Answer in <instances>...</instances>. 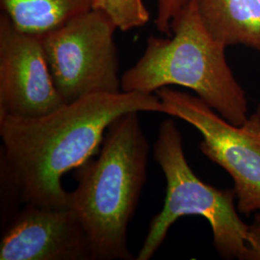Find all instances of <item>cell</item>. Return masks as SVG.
<instances>
[{"label": "cell", "instance_id": "cell-1", "mask_svg": "<svg viewBox=\"0 0 260 260\" xmlns=\"http://www.w3.org/2000/svg\"><path fill=\"white\" fill-rule=\"evenodd\" d=\"M164 113L152 93H95L38 118L0 116L1 175L24 205L70 206L62 177L90 160L112 121L128 112Z\"/></svg>", "mask_w": 260, "mask_h": 260}, {"label": "cell", "instance_id": "cell-2", "mask_svg": "<svg viewBox=\"0 0 260 260\" xmlns=\"http://www.w3.org/2000/svg\"><path fill=\"white\" fill-rule=\"evenodd\" d=\"M138 113L112 121L99 157L76 168L70 206L83 224L93 260L134 259L127 229L146 180L149 150Z\"/></svg>", "mask_w": 260, "mask_h": 260}, {"label": "cell", "instance_id": "cell-3", "mask_svg": "<svg viewBox=\"0 0 260 260\" xmlns=\"http://www.w3.org/2000/svg\"><path fill=\"white\" fill-rule=\"evenodd\" d=\"M173 36H149L137 63L121 75L123 92L152 93L177 85L194 91L234 125L248 120V101L226 62L225 47L216 41L189 0L171 24Z\"/></svg>", "mask_w": 260, "mask_h": 260}, {"label": "cell", "instance_id": "cell-4", "mask_svg": "<svg viewBox=\"0 0 260 260\" xmlns=\"http://www.w3.org/2000/svg\"><path fill=\"white\" fill-rule=\"evenodd\" d=\"M153 150L166 178V198L162 210L149 223L136 259H150L179 218L198 215L210 224L214 247L222 258L244 260L249 225L234 206V189L215 188L196 176L186 160L181 133L171 119L161 122Z\"/></svg>", "mask_w": 260, "mask_h": 260}, {"label": "cell", "instance_id": "cell-5", "mask_svg": "<svg viewBox=\"0 0 260 260\" xmlns=\"http://www.w3.org/2000/svg\"><path fill=\"white\" fill-rule=\"evenodd\" d=\"M117 29L106 14L92 9L41 36L53 81L66 103L121 92Z\"/></svg>", "mask_w": 260, "mask_h": 260}, {"label": "cell", "instance_id": "cell-6", "mask_svg": "<svg viewBox=\"0 0 260 260\" xmlns=\"http://www.w3.org/2000/svg\"><path fill=\"white\" fill-rule=\"evenodd\" d=\"M155 93L165 114L187 121L201 132V151L233 178L237 210L246 215L260 211L259 115L254 113L241 125H234L199 96L169 87Z\"/></svg>", "mask_w": 260, "mask_h": 260}, {"label": "cell", "instance_id": "cell-7", "mask_svg": "<svg viewBox=\"0 0 260 260\" xmlns=\"http://www.w3.org/2000/svg\"><path fill=\"white\" fill-rule=\"evenodd\" d=\"M56 88L41 36L0 15V116L38 118L65 105Z\"/></svg>", "mask_w": 260, "mask_h": 260}, {"label": "cell", "instance_id": "cell-8", "mask_svg": "<svg viewBox=\"0 0 260 260\" xmlns=\"http://www.w3.org/2000/svg\"><path fill=\"white\" fill-rule=\"evenodd\" d=\"M0 259L93 260V255L71 206L25 205L3 233Z\"/></svg>", "mask_w": 260, "mask_h": 260}, {"label": "cell", "instance_id": "cell-9", "mask_svg": "<svg viewBox=\"0 0 260 260\" xmlns=\"http://www.w3.org/2000/svg\"><path fill=\"white\" fill-rule=\"evenodd\" d=\"M208 32L224 47L260 50V0H195Z\"/></svg>", "mask_w": 260, "mask_h": 260}, {"label": "cell", "instance_id": "cell-10", "mask_svg": "<svg viewBox=\"0 0 260 260\" xmlns=\"http://www.w3.org/2000/svg\"><path fill=\"white\" fill-rule=\"evenodd\" d=\"M93 0H0L2 13L16 27L42 36L93 9Z\"/></svg>", "mask_w": 260, "mask_h": 260}, {"label": "cell", "instance_id": "cell-11", "mask_svg": "<svg viewBox=\"0 0 260 260\" xmlns=\"http://www.w3.org/2000/svg\"><path fill=\"white\" fill-rule=\"evenodd\" d=\"M93 9L106 14L122 32L145 26L150 18L143 0H93Z\"/></svg>", "mask_w": 260, "mask_h": 260}, {"label": "cell", "instance_id": "cell-12", "mask_svg": "<svg viewBox=\"0 0 260 260\" xmlns=\"http://www.w3.org/2000/svg\"><path fill=\"white\" fill-rule=\"evenodd\" d=\"M188 1L189 0H156L157 13L154 23L159 32L168 36L172 35L171 24L187 5Z\"/></svg>", "mask_w": 260, "mask_h": 260}, {"label": "cell", "instance_id": "cell-13", "mask_svg": "<svg viewBox=\"0 0 260 260\" xmlns=\"http://www.w3.org/2000/svg\"><path fill=\"white\" fill-rule=\"evenodd\" d=\"M244 260H260V211L249 225L247 238V251Z\"/></svg>", "mask_w": 260, "mask_h": 260}, {"label": "cell", "instance_id": "cell-14", "mask_svg": "<svg viewBox=\"0 0 260 260\" xmlns=\"http://www.w3.org/2000/svg\"><path fill=\"white\" fill-rule=\"evenodd\" d=\"M255 113L260 116V105L257 107V109H256V112H255Z\"/></svg>", "mask_w": 260, "mask_h": 260}]
</instances>
